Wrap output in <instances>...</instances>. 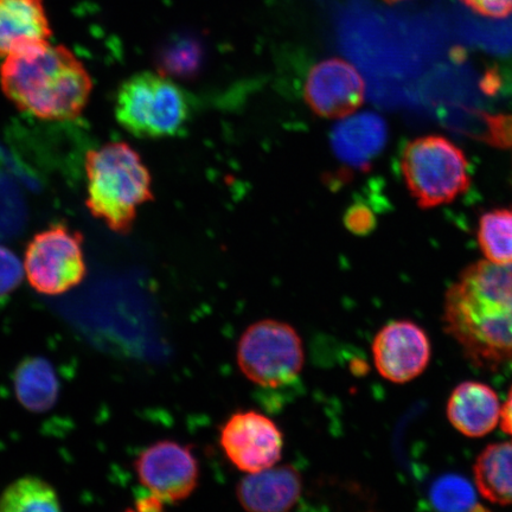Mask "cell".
I'll list each match as a JSON object with an SVG mask.
<instances>
[{
	"instance_id": "277c9868",
	"label": "cell",
	"mask_w": 512,
	"mask_h": 512,
	"mask_svg": "<svg viewBox=\"0 0 512 512\" xmlns=\"http://www.w3.org/2000/svg\"><path fill=\"white\" fill-rule=\"evenodd\" d=\"M195 113L194 96L159 73L134 74L121 82L115 93V119L140 139L182 137Z\"/></svg>"
},
{
	"instance_id": "cb8c5ba5",
	"label": "cell",
	"mask_w": 512,
	"mask_h": 512,
	"mask_svg": "<svg viewBox=\"0 0 512 512\" xmlns=\"http://www.w3.org/2000/svg\"><path fill=\"white\" fill-rule=\"evenodd\" d=\"M476 14L490 19H504L512 14V0H462Z\"/></svg>"
},
{
	"instance_id": "6da1fadb",
	"label": "cell",
	"mask_w": 512,
	"mask_h": 512,
	"mask_svg": "<svg viewBox=\"0 0 512 512\" xmlns=\"http://www.w3.org/2000/svg\"><path fill=\"white\" fill-rule=\"evenodd\" d=\"M443 324L473 366L512 368V264L465 267L445 293Z\"/></svg>"
},
{
	"instance_id": "603a6c76",
	"label": "cell",
	"mask_w": 512,
	"mask_h": 512,
	"mask_svg": "<svg viewBox=\"0 0 512 512\" xmlns=\"http://www.w3.org/2000/svg\"><path fill=\"white\" fill-rule=\"evenodd\" d=\"M344 224L351 233L368 235L376 227V217L366 204L355 203L345 213Z\"/></svg>"
},
{
	"instance_id": "4316f807",
	"label": "cell",
	"mask_w": 512,
	"mask_h": 512,
	"mask_svg": "<svg viewBox=\"0 0 512 512\" xmlns=\"http://www.w3.org/2000/svg\"><path fill=\"white\" fill-rule=\"evenodd\" d=\"M384 2H386L388 4H395V3L403 2V0H384Z\"/></svg>"
},
{
	"instance_id": "ba28073f",
	"label": "cell",
	"mask_w": 512,
	"mask_h": 512,
	"mask_svg": "<svg viewBox=\"0 0 512 512\" xmlns=\"http://www.w3.org/2000/svg\"><path fill=\"white\" fill-rule=\"evenodd\" d=\"M140 484L166 504L189 498L198 486L200 464L192 446L159 440L146 447L134 462Z\"/></svg>"
},
{
	"instance_id": "44dd1931",
	"label": "cell",
	"mask_w": 512,
	"mask_h": 512,
	"mask_svg": "<svg viewBox=\"0 0 512 512\" xmlns=\"http://www.w3.org/2000/svg\"><path fill=\"white\" fill-rule=\"evenodd\" d=\"M434 508L443 511L477 510L476 492L466 479L460 476L441 477L431 490Z\"/></svg>"
},
{
	"instance_id": "ffe728a7",
	"label": "cell",
	"mask_w": 512,
	"mask_h": 512,
	"mask_svg": "<svg viewBox=\"0 0 512 512\" xmlns=\"http://www.w3.org/2000/svg\"><path fill=\"white\" fill-rule=\"evenodd\" d=\"M477 240L485 260L512 264V209H492L480 216Z\"/></svg>"
},
{
	"instance_id": "5bb4252c",
	"label": "cell",
	"mask_w": 512,
	"mask_h": 512,
	"mask_svg": "<svg viewBox=\"0 0 512 512\" xmlns=\"http://www.w3.org/2000/svg\"><path fill=\"white\" fill-rule=\"evenodd\" d=\"M502 406L488 384L467 381L453 389L447 401V419L459 433L469 438L488 435L501 421Z\"/></svg>"
},
{
	"instance_id": "7402d4cb",
	"label": "cell",
	"mask_w": 512,
	"mask_h": 512,
	"mask_svg": "<svg viewBox=\"0 0 512 512\" xmlns=\"http://www.w3.org/2000/svg\"><path fill=\"white\" fill-rule=\"evenodd\" d=\"M24 277L23 261L8 247L0 246V303L21 286Z\"/></svg>"
},
{
	"instance_id": "7a4b0ae2",
	"label": "cell",
	"mask_w": 512,
	"mask_h": 512,
	"mask_svg": "<svg viewBox=\"0 0 512 512\" xmlns=\"http://www.w3.org/2000/svg\"><path fill=\"white\" fill-rule=\"evenodd\" d=\"M0 87L19 111L42 120L66 121L86 110L93 80L72 50L44 41L3 59Z\"/></svg>"
},
{
	"instance_id": "5b68a950",
	"label": "cell",
	"mask_w": 512,
	"mask_h": 512,
	"mask_svg": "<svg viewBox=\"0 0 512 512\" xmlns=\"http://www.w3.org/2000/svg\"><path fill=\"white\" fill-rule=\"evenodd\" d=\"M400 166L409 194L421 209L451 203L471 185L463 150L437 134L411 140L402 151Z\"/></svg>"
},
{
	"instance_id": "e0dca14e",
	"label": "cell",
	"mask_w": 512,
	"mask_h": 512,
	"mask_svg": "<svg viewBox=\"0 0 512 512\" xmlns=\"http://www.w3.org/2000/svg\"><path fill=\"white\" fill-rule=\"evenodd\" d=\"M476 488L486 501L512 505V441L491 444L473 465Z\"/></svg>"
},
{
	"instance_id": "9c48e42d",
	"label": "cell",
	"mask_w": 512,
	"mask_h": 512,
	"mask_svg": "<svg viewBox=\"0 0 512 512\" xmlns=\"http://www.w3.org/2000/svg\"><path fill=\"white\" fill-rule=\"evenodd\" d=\"M220 444L236 469L259 472L280 462L284 435L268 416L256 411H240L220 428Z\"/></svg>"
},
{
	"instance_id": "d4e9b609",
	"label": "cell",
	"mask_w": 512,
	"mask_h": 512,
	"mask_svg": "<svg viewBox=\"0 0 512 512\" xmlns=\"http://www.w3.org/2000/svg\"><path fill=\"white\" fill-rule=\"evenodd\" d=\"M501 427L503 432L512 437V386L509 390L508 398L502 406Z\"/></svg>"
},
{
	"instance_id": "8fae6325",
	"label": "cell",
	"mask_w": 512,
	"mask_h": 512,
	"mask_svg": "<svg viewBox=\"0 0 512 512\" xmlns=\"http://www.w3.org/2000/svg\"><path fill=\"white\" fill-rule=\"evenodd\" d=\"M366 98V83L351 63L328 59L313 67L304 85V99L311 111L326 119L348 117Z\"/></svg>"
},
{
	"instance_id": "d6986e66",
	"label": "cell",
	"mask_w": 512,
	"mask_h": 512,
	"mask_svg": "<svg viewBox=\"0 0 512 512\" xmlns=\"http://www.w3.org/2000/svg\"><path fill=\"white\" fill-rule=\"evenodd\" d=\"M204 48L197 38L179 36L172 38L158 51V73L172 80H192L200 75L204 63Z\"/></svg>"
},
{
	"instance_id": "8992f818",
	"label": "cell",
	"mask_w": 512,
	"mask_h": 512,
	"mask_svg": "<svg viewBox=\"0 0 512 512\" xmlns=\"http://www.w3.org/2000/svg\"><path fill=\"white\" fill-rule=\"evenodd\" d=\"M236 358L241 373L256 386L279 388L302 374L305 352L302 338L292 325L262 319L243 332Z\"/></svg>"
},
{
	"instance_id": "484cf974",
	"label": "cell",
	"mask_w": 512,
	"mask_h": 512,
	"mask_svg": "<svg viewBox=\"0 0 512 512\" xmlns=\"http://www.w3.org/2000/svg\"><path fill=\"white\" fill-rule=\"evenodd\" d=\"M164 504L165 503L162 499L149 492V495L139 499L137 502V509L139 511H160L164 508Z\"/></svg>"
},
{
	"instance_id": "7c38bea8",
	"label": "cell",
	"mask_w": 512,
	"mask_h": 512,
	"mask_svg": "<svg viewBox=\"0 0 512 512\" xmlns=\"http://www.w3.org/2000/svg\"><path fill=\"white\" fill-rule=\"evenodd\" d=\"M303 491V478L292 465L272 466L248 473L236 488L243 509L251 512H284L291 510Z\"/></svg>"
},
{
	"instance_id": "4fadbf2b",
	"label": "cell",
	"mask_w": 512,
	"mask_h": 512,
	"mask_svg": "<svg viewBox=\"0 0 512 512\" xmlns=\"http://www.w3.org/2000/svg\"><path fill=\"white\" fill-rule=\"evenodd\" d=\"M388 142V126L381 115L371 112L352 115L331 133L332 150L351 168L367 170Z\"/></svg>"
},
{
	"instance_id": "ac0fdd59",
	"label": "cell",
	"mask_w": 512,
	"mask_h": 512,
	"mask_svg": "<svg viewBox=\"0 0 512 512\" xmlns=\"http://www.w3.org/2000/svg\"><path fill=\"white\" fill-rule=\"evenodd\" d=\"M61 501L53 485L40 477L24 476L10 483L0 495L2 512L60 511Z\"/></svg>"
},
{
	"instance_id": "2e32d148",
	"label": "cell",
	"mask_w": 512,
	"mask_h": 512,
	"mask_svg": "<svg viewBox=\"0 0 512 512\" xmlns=\"http://www.w3.org/2000/svg\"><path fill=\"white\" fill-rule=\"evenodd\" d=\"M17 400L32 413L54 408L60 395V381L47 358L32 356L18 364L14 374Z\"/></svg>"
},
{
	"instance_id": "30bf717a",
	"label": "cell",
	"mask_w": 512,
	"mask_h": 512,
	"mask_svg": "<svg viewBox=\"0 0 512 512\" xmlns=\"http://www.w3.org/2000/svg\"><path fill=\"white\" fill-rule=\"evenodd\" d=\"M371 349L379 374L398 384L411 382L424 373L432 356L430 338L411 320H395L384 325Z\"/></svg>"
},
{
	"instance_id": "3957f363",
	"label": "cell",
	"mask_w": 512,
	"mask_h": 512,
	"mask_svg": "<svg viewBox=\"0 0 512 512\" xmlns=\"http://www.w3.org/2000/svg\"><path fill=\"white\" fill-rule=\"evenodd\" d=\"M85 169L89 213L112 232L130 234L139 208L155 198L142 157L131 145L107 143L87 152Z\"/></svg>"
},
{
	"instance_id": "52a82bcc",
	"label": "cell",
	"mask_w": 512,
	"mask_h": 512,
	"mask_svg": "<svg viewBox=\"0 0 512 512\" xmlns=\"http://www.w3.org/2000/svg\"><path fill=\"white\" fill-rule=\"evenodd\" d=\"M83 235L66 226L54 224L37 233L25 248V277L37 293L61 296L78 287L87 277Z\"/></svg>"
},
{
	"instance_id": "9a60e30c",
	"label": "cell",
	"mask_w": 512,
	"mask_h": 512,
	"mask_svg": "<svg viewBox=\"0 0 512 512\" xmlns=\"http://www.w3.org/2000/svg\"><path fill=\"white\" fill-rule=\"evenodd\" d=\"M51 36L44 0H0V59Z\"/></svg>"
}]
</instances>
